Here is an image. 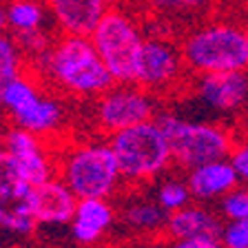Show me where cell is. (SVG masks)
<instances>
[{
    "label": "cell",
    "instance_id": "e0dca14e",
    "mask_svg": "<svg viewBox=\"0 0 248 248\" xmlns=\"http://www.w3.org/2000/svg\"><path fill=\"white\" fill-rule=\"evenodd\" d=\"M224 231L222 219L204 204H188L182 211L169 215L166 235L170 239H193V237H219Z\"/></svg>",
    "mask_w": 248,
    "mask_h": 248
},
{
    "label": "cell",
    "instance_id": "9c48e42d",
    "mask_svg": "<svg viewBox=\"0 0 248 248\" xmlns=\"http://www.w3.org/2000/svg\"><path fill=\"white\" fill-rule=\"evenodd\" d=\"M186 73L191 71L186 67L182 45L180 40H175L173 31L157 25H149L135 82L155 95H164L184 84Z\"/></svg>",
    "mask_w": 248,
    "mask_h": 248
},
{
    "label": "cell",
    "instance_id": "30bf717a",
    "mask_svg": "<svg viewBox=\"0 0 248 248\" xmlns=\"http://www.w3.org/2000/svg\"><path fill=\"white\" fill-rule=\"evenodd\" d=\"M160 113L157 95L138 82H115L93 104V122L104 135L155 120Z\"/></svg>",
    "mask_w": 248,
    "mask_h": 248
},
{
    "label": "cell",
    "instance_id": "2e32d148",
    "mask_svg": "<svg viewBox=\"0 0 248 248\" xmlns=\"http://www.w3.org/2000/svg\"><path fill=\"white\" fill-rule=\"evenodd\" d=\"M118 219V211L111 200L93 197V200H78L76 215L71 219V237L82 246H93L104 239Z\"/></svg>",
    "mask_w": 248,
    "mask_h": 248
},
{
    "label": "cell",
    "instance_id": "4fadbf2b",
    "mask_svg": "<svg viewBox=\"0 0 248 248\" xmlns=\"http://www.w3.org/2000/svg\"><path fill=\"white\" fill-rule=\"evenodd\" d=\"M51 14V27L60 36H91L107 14L104 0H45Z\"/></svg>",
    "mask_w": 248,
    "mask_h": 248
},
{
    "label": "cell",
    "instance_id": "484cf974",
    "mask_svg": "<svg viewBox=\"0 0 248 248\" xmlns=\"http://www.w3.org/2000/svg\"><path fill=\"white\" fill-rule=\"evenodd\" d=\"M107 7H135V0H104Z\"/></svg>",
    "mask_w": 248,
    "mask_h": 248
},
{
    "label": "cell",
    "instance_id": "d6986e66",
    "mask_svg": "<svg viewBox=\"0 0 248 248\" xmlns=\"http://www.w3.org/2000/svg\"><path fill=\"white\" fill-rule=\"evenodd\" d=\"M51 14L45 0H5L2 5V29L11 36L49 29Z\"/></svg>",
    "mask_w": 248,
    "mask_h": 248
},
{
    "label": "cell",
    "instance_id": "277c9868",
    "mask_svg": "<svg viewBox=\"0 0 248 248\" xmlns=\"http://www.w3.org/2000/svg\"><path fill=\"white\" fill-rule=\"evenodd\" d=\"M91 40L102 56L115 82H135L140 56L146 40L144 22L133 7H108L91 33Z\"/></svg>",
    "mask_w": 248,
    "mask_h": 248
},
{
    "label": "cell",
    "instance_id": "cb8c5ba5",
    "mask_svg": "<svg viewBox=\"0 0 248 248\" xmlns=\"http://www.w3.org/2000/svg\"><path fill=\"white\" fill-rule=\"evenodd\" d=\"M228 160H231L232 169L237 173L239 182H242V184H248V135L235 140V146H232Z\"/></svg>",
    "mask_w": 248,
    "mask_h": 248
},
{
    "label": "cell",
    "instance_id": "52a82bcc",
    "mask_svg": "<svg viewBox=\"0 0 248 248\" xmlns=\"http://www.w3.org/2000/svg\"><path fill=\"white\" fill-rule=\"evenodd\" d=\"M0 102L11 126H20L40 138H49L62 129L64 107L58 95L45 91V82L33 69L2 82Z\"/></svg>",
    "mask_w": 248,
    "mask_h": 248
},
{
    "label": "cell",
    "instance_id": "3957f363",
    "mask_svg": "<svg viewBox=\"0 0 248 248\" xmlns=\"http://www.w3.org/2000/svg\"><path fill=\"white\" fill-rule=\"evenodd\" d=\"M58 151V180L73 191L78 200H111L124 182L118 157L108 140H82Z\"/></svg>",
    "mask_w": 248,
    "mask_h": 248
},
{
    "label": "cell",
    "instance_id": "7c38bea8",
    "mask_svg": "<svg viewBox=\"0 0 248 248\" xmlns=\"http://www.w3.org/2000/svg\"><path fill=\"white\" fill-rule=\"evenodd\" d=\"M217 0H135V7L149 25H157L173 31L180 25L182 31L211 18L217 11Z\"/></svg>",
    "mask_w": 248,
    "mask_h": 248
},
{
    "label": "cell",
    "instance_id": "ac0fdd59",
    "mask_svg": "<svg viewBox=\"0 0 248 248\" xmlns=\"http://www.w3.org/2000/svg\"><path fill=\"white\" fill-rule=\"evenodd\" d=\"M169 215L170 213H166L155 197L142 195V193L126 197L118 213L122 226L138 235H157L166 231Z\"/></svg>",
    "mask_w": 248,
    "mask_h": 248
},
{
    "label": "cell",
    "instance_id": "6da1fadb",
    "mask_svg": "<svg viewBox=\"0 0 248 248\" xmlns=\"http://www.w3.org/2000/svg\"><path fill=\"white\" fill-rule=\"evenodd\" d=\"M46 87L76 100H95L115 84L91 36H60L51 49L29 64Z\"/></svg>",
    "mask_w": 248,
    "mask_h": 248
},
{
    "label": "cell",
    "instance_id": "7a4b0ae2",
    "mask_svg": "<svg viewBox=\"0 0 248 248\" xmlns=\"http://www.w3.org/2000/svg\"><path fill=\"white\" fill-rule=\"evenodd\" d=\"M182 53L193 76L248 69V25L211 16L182 31Z\"/></svg>",
    "mask_w": 248,
    "mask_h": 248
},
{
    "label": "cell",
    "instance_id": "603a6c76",
    "mask_svg": "<svg viewBox=\"0 0 248 248\" xmlns=\"http://www.w3.org/2000/svg\"><path fill=\"white\" fill-rule=\"evenodd\" d=\"M219 239L224 248H248V222H226Z\"/></svg>",
    "mask_w": 248,
    "mask_h": 248
},
{
    "label": "cell",
    "instance_id": "83f0119b",
    "mask_svg": "<svg viewBox=\"0 0 248 248\" xmlns=\"http://www.w3.org/2000/svg\"><path fill=\"white\" fill-rule=\"evenodd\" d=\"M138 248H166L162 244H144V246H138Z\"/></svg>",
    "mask_w": 248,
    "mask_h": 248
},
{
    "label": "cell",
    "instance_id": "8992f818",
    "mask_svg": "<svg viewBox=\"0 0 248 248\" xmlns=\"http://www.w3.org/2000/svg\"><path fill=\"white\" fill-rule=\"evenodd\" d=\"M107 140L118 157L124 182L129 184L157 180L173 164V151L157 118L118 131Z\"/></svg>",
    "mask_w": 248,
    "mask_h": 248
},
{
    "label": "cell",
    "instance_id": "44dd1931",
    "mask_svg": "<svg viewBox=\"0 0 248 248\" xmlns=\"http://www.w3.org/2000/svg\"><path fill=\"white\" fill-rule=\"evenodd\" d=\"M27 67H29V60L20 49V45L16 42L11 33L2 31V38H0V80L2 82L14 80V78L22 76Z\"/></svg>",
    "mask_w": 248,
    "mask_h": 248
},
{
    "label": "cell",
    "instance_id": "d4e9b609",
    "mask_svg": "<svg viewBox=\"0 0 248 248\" xmlns=\"http://www.w3.org/2000/svg\"><path fill=\"white\" fill-rule=\"evenodd\" d=\"M166 248H224L219 237H193V239H170Z\"/></svg>",
    "mask_w": 248,
    "mask_h": 248
},
{
    "label": "cell",
    "instance_id": "4316f807",
    "mask_svg": "<svg viewBox=\"0 0 248 248\" xmlns=\"http://www.w3.org/2000/svg\"><path fill=\"white\" fill-rule=\"evenodd\" d=\"M217 5L219 7H244V5H248V0H217Z\"/></svg>",
    "mask_w": 248,
    "mask_h": 248
},
{
    "label": "cell",
    "instance_id": "ba28073f",
    "mask_svg": "<svg viewBox=\"0 0 248 248\" xmlns=\"http://www.w3.org/2000/svg\"><path fill=\"white\" fill-rule=\"evenodd\" d=\"M0 175L9 182L40 186L58 177V151L49 149L40 135L9 126L2 138Z\"/></svg>",
    "mask_w": 248,
    "mask_h": 248
},
{
    "label": "cell",
    "instance_id": "5bb4252c",
    "mask_svg": "<svg viewBox=\"0 0 248 248\" xmlns=\"http://www.w3.org/2000/svg\"><path fill=\"white\" fill-rule=\"evenodd\" d=\"M31 208L40 224L49 226H64L71 224L78 208V197L67 184L58 177L33 186L31 191Z\"/></svg>",
    "mask_w": 248,
    "mask_h": 248
},
{
    "label": "cell",
    "instance_id": "9a60e30c",
    "mask_svg": "<svg viewBox=\"0 0 248 248\" xmlns=\"http://www.w3.org/2000/svg\"><path fill=\"white\" fill-rule=\"evenodd\" d=\"M186 182L191 186L193 200L200 204L219 202L232 188H237L242 184L228 157L217 162H206V164L186 170Z\"/></svg>",
    "mask_w": 248,
    "mask_h": 248
},
{
    "label": "cell",
    "instance_id": "8fae6325",
    "mask_svg": "<svg viewBox=\"0 0 248 248\" xmlns=\"http://www.w3.org/2000/svg\"><path fill=\"white\" fill-rule=\"evenodd\" d=\"M193 93L219 118H244L248 113V69L195 76Z\"/></svg>",
    "mask_w": 248,
    "mask_h": 248
},
{
    "label": "cell",
    "instance_id": "7402d4cb",
    "mask_svg": "<svg viewBox=\"0 0 248 248\" xmlns=\"http://www.w3.org/2000/svg\"><path fill=\"white\" fill-rule=\"evenodd\" d=\"M219 215L226 222H248V184H239L219 200Z\"/></svg>",
    "mask_w": 248,
    "mask_h": 248
},
{
    "label": "cell",
    "instance_id": "ffe728a7",
    "mask_svg": "<svg viewBox=\"0 0 248 248\" xmlns=\"http://www.w3.org/2000/svg\"><path fill=\"white\" fill-rule=\"evenodd\" d=\"M155 200L160 202V206L166 213H175L182 211L184 206L193 204V193L191 186L186 182V177H177V175H169L157 184L155 188Z\"/></svg>",
    "mask_w": 248,
    "mask_h": 248
},
{
    "label": "cell",
    "instance_id": "5b68a950",
    "mask_svg": "<svg viewBox=\"0 0 248 248\" xmlns=\"http://www.w3.org/2000/svg\"><path fill=\"white\" fill-rule=\"evenodd\" d=\"M157 122L169 138L173 164L182 170H191L206 162L226 160L237 140L231 129L211 120H191L170 111H162Z\"/></svg>",
    "mask_w": 248,
    "mask_h": 248
}]
</instances>
